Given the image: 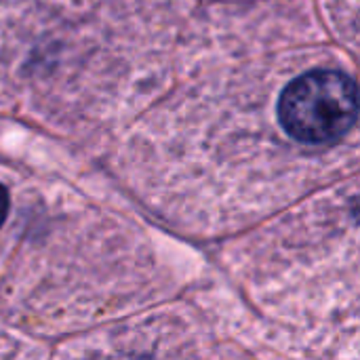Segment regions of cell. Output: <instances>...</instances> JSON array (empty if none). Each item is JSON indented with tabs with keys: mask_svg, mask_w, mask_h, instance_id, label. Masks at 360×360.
<instances>
[{
	"mask_svg": "<svg viewBox=\"0 0 360 360\" xmlns=\"http://www.w3.org/2000/svg\"><path fill=\"white\" fill-rule=\"evenodd\" d=\"M278 120L300 143H333L356 122V84L340 70L306 72L283 91Z\"/></svg>",
	"mask_w": 360,
	"mask_h": 360,
	"instance_id": "1",
	"label": "cell"
},
{
	"mask_svg": "<svg viewBox=\"0 0 360 360\" xmlns=\"http://www.w3.org/2000/svg\"><path fill=\"white\" fill-rule=\"evenodd\" d=\"M8 207H11L8 190L0 184V228L4 226V221H6V217H8Z\"/></svg>",
	"mask_w": 360,
	"mask_h": 360,
	"instance_id": "2",
	"label": "cell"
}]
</instances>
